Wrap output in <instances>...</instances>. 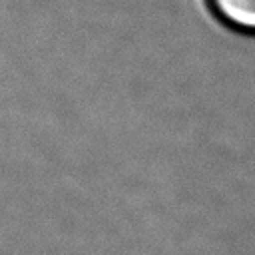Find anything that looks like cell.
Listing matches in <instances>:
<instances>
[{"label":"cell","instance_id":"obj_1","mask_svg":"<svg viewBox=\"0 0 255 255\" xmlns=\"http://www.w3.org/2000/svg\"><path fill=\"white\" fill-rule=\"evenodd\" d=\"M209 4L225 24L255 32V0H209Z\"/></svg>","mask_w":255,"mask_h":255}]
</instances>
